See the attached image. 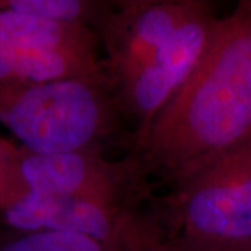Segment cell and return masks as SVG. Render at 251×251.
<instances>
[{
	"instance_id": "obj_7",
	"label": "cell",
	"mask_w": 251,
	"mask_h": 251,
	"mask_svg": "<svg viewBox=\"0 0 251 251\" xmlns=\"http://www.w3.org/2000/svg\"><path fill=\"white\" fill-rule=\"evenodd\" d=\"M218 17L208 1L204 9L172 35L153 60L116 90L122 115L143 131L196 69L215 31Z\"/></svg>"
},
{
	"instance_id": "obj_2",
	"label": "cell",
	"mask_w": 251,
	"mask_h": 251,
	"mask_svg": "<svg viewBox=\"0 0 251 251\" xmlns=\"http://www.w3.org/2000/svg\"><path fill=\"white\" fill-rule=\"evenodd\" d=\"M122 116L105 72L42 84L0 82V123L27 152H102Z\"/></svg>"
},
{
	"instance_id": "obj_12",
	"label": "cell",
	"mask_w": 251,
	"mask_h": 251,
	"mask_svg": "<svg viewBox=\"0 0 251 251\" xmlns=\"http://www.w3.org/2000/svg\"><path fill=\"white\" fill-rule=\"evenodd\" d=\"M18 156L20 153L0 143V204L4 208L25 193L18 173Z\"/></svg>"
},
{
	"instance_id": "obj_9",
	"label": "cell",
	"mask_w": 251,
	"mask_h": 251,
	"mask_svg": "<svg viewBox=\"0 0 251 251\" xmlns=\"http://www.w3.org/2000/svg\"><path fill=\"white\" fill-rule=\"evenodd\" d=\"M105 72L98 53L0 46V82L42 84Z\"/></svg>"
},
{
	"instance_id": "obj_11",
	"label": "cell",
	"mask_w": 251,
	"mask_h": 251,
	"mask_svg": "<svg viewBox=\"0 0 251 251\" xmlns=\"http://www.w3.org/2000/svg\"><path fill=\"white\" fill-rule=\"evenodd\" d=\"M0 251H105L100 244L73 232L20 233L0 242Z\"/></svg>"
},
{
	"instance_id": "obj_10",
	"label": "cell",
	"mask_w": 251,
	"mask_h": 251,
	"mask_svg": "<svg viewBox=\"0 0 251 251\" xmlns=\"http://www.w3.org/2000/svg\"><path fill=\"white\" fill-rule=\"evenodd\" d=\"M113 1L108 0H0V9L67 24L87 25L95 31Z\"/></svg>"
},
{
	"instance_id": "obj_1",
	"label": "cell",
	"mask_w": 251,
	"mask_h": 251,
	"mask_svg": "<svg viewBox=\"0 0 251 251\" xmlns=\"http://www.w3.org/2000/svg\"><path fill=\"white\" fill-rule=\"evenodd\" d=\"M251 138V0L218 18L196 69L130 140L144 173L172 188Z\"/></svg>"
},
{
	"instance_id": "obj_6",
	"label": "cell",
	"mask_w": 251,
	"mask_h": 251,
	"mask_svg": "<svg viewBox=\"0 0 251 251\" xmlns=\"http://www.w3.org/2000/svg\"><path fill=\"white\" fill-rule=\"evenodd\" d=\"M206 4L202 0L113 1L95 34L106 52L102 64L115 90L143 72L172 35Z\"/></svg>"
},
{
	"instance_id": "obj_8",
	"label": "cell",
	"mask_w": 251,
	"mask_h": 251,
	"mask_svg": "<svg viewBox=\"0 0 251 251\" xmlns=\"http://www.w3.org/2000/svg\"><path fill=\"white\" fill-rule=\"evenodd\" d=\"M0 46L98 53V36L87 25L59 23L0 9Z\"/></svg>"
},
{
	"instance_id": "obj_4",
	"label": "cell",
	"mask_w": 251,
	"mask_h": 251,
	"mask_svg": "<svg viewBox=\"0 0 251 251\" xmlns=\"http://www.w3.org/2000/svg\"><path fill=\"white\" fill-rule=\"evenodd\" d=\"M3 221L21 233L56 230L82 234L105 251H163L166 243L158 201L141 211L24 193L4 208Z\"/></svg>"
},
{
	"instance_id": "obj_13",
	"label": "cell",
	"mask_w": 251,
	"mask_h": 251,
	"mask_svg": "<svg viewBox=\"0 0 251 251\" xmlns=\"http://www.w3.org/2000/svg\"><path fill=\"white\" fill-rule=\"evenodd\" d=\"M163 251H251V243L216 242L208 239L176 236L165 243Z\"/></svg>"
},
{
	"instance_id": "obj_5",
	"label": "cell",
	"mask_w": 251,
	"mask_h": 251,
	"mask_svg": "<svg viewBox=\"0 0 251 251\" xmlns=\"http://www.w3.org/2000/svg\"><path fill=\"white\" fill-rule=\"evenodd\" d=\"M18 173L25 193L84 200L102 205L140 209L155 200L151 180L133 153L109 161L103 152L20 153Z\"/></svg>"
},
{
	"instance_id": "obj_3",
	"label": "cell",
	"mask_w": 251,
	"mask_h": 251,
	"mask_svg": "<svg viewBox=\"0 0 251 251\" xmlns=\"http://www.w3.org/2000/svg\"><path fill=\"white\" fill-rule=\"evenodd\" d=\"M158 209L173 237L251 243V138L172 188Z\"/></svg>"
}]
</instances>
